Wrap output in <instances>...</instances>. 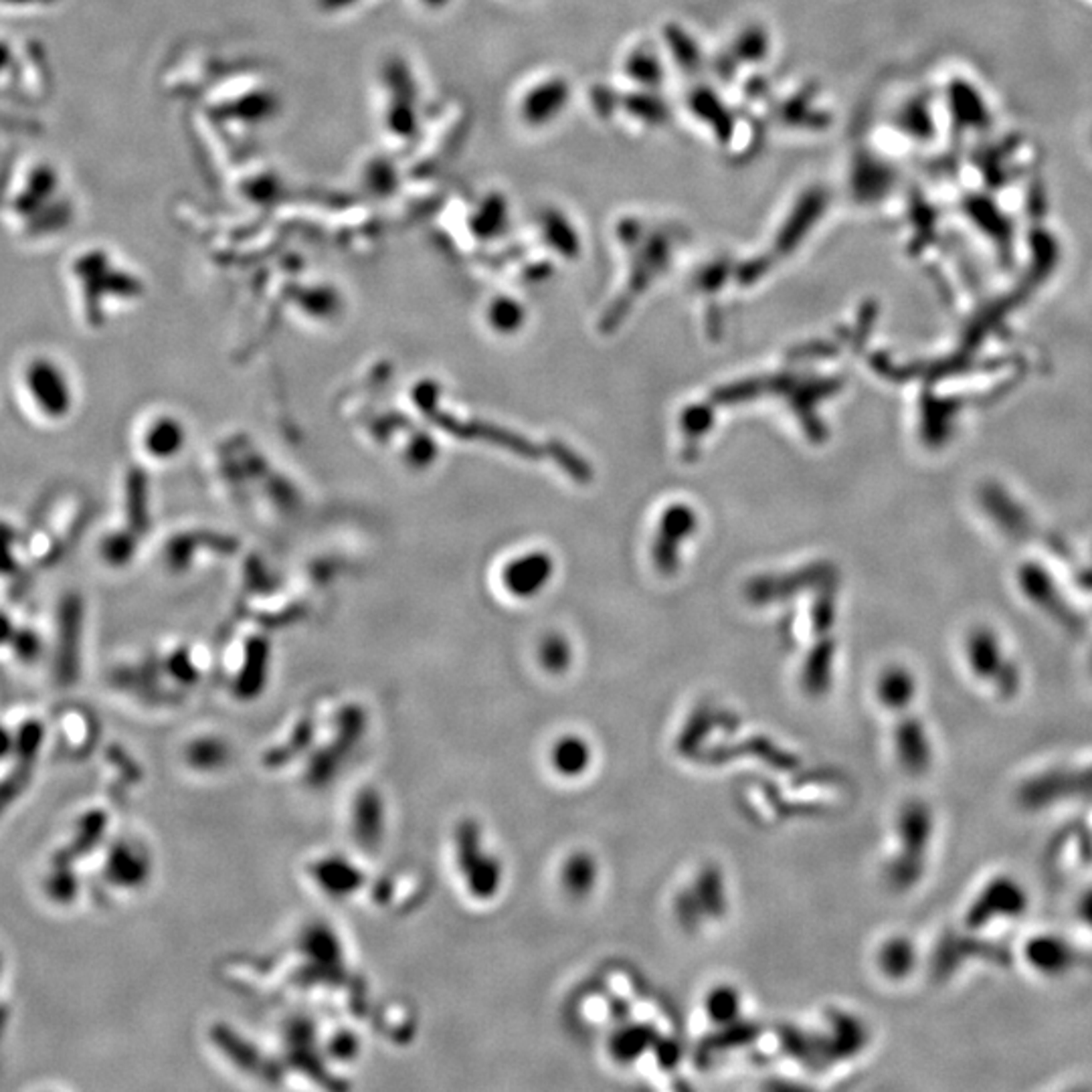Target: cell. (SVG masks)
Wrapping results in <instances>:
<instances>
[{
    "label": "cell",
    "mask_w": 1092,
    "mask_h": 1092,
    "mask_svg": "<svg viewBox=\"0 0 1092 1092\" xmlns=\"http://www.w3.org/2000/svg\"><path fill=\"white\" fill-rule=\"evenodd\" d=\"M938 821L925 799L902 803L895 817V850L884 866V878L895 892H910L925 880L931 866Z\"/></svg>",
    "instance_id": "cell-1"
},
{
    "label": "cell",
    "mask_w": 1092,
    "mask_h": 1092,
    "mask_svg": "<svg viewBox=\"0 0 1092 1092\" xmlns=\"http://www.w3.org/2000/svg\"><path fill=\"white\" fill-rule=\"evenodd\" d=\"M563 888L573 898H585L597 887L599 866L591 854L575 852L568 856L561 872Z\"/></svg>",
    "instance_id": "cell-11"
},
{
    "label": "cell",
    "mask_w": 1092,
    "mask_h": 1092,
    "mask_svg": "<svg viewBox=\"0 0 1092 1092\" xmlns=\"http://www.w3.org/2000/svg\"><path fill=\"white\" fill-rule=\"evenodd\" d=\"M568 87L565 81L555 79L548 81L543 87H538L535 94L525 102V115L532 124H545L550 117L561 114L566 104Z\"/></svg>",
    "instance_id": "cell-12"
},
{
    "label": "cell",
    "mask_w": 1092,
    "mask_h": 1092,
    "mask_svg": "<svg viewBox=\"0 0 1092 1092\" xmlns=\"http://www.w3.org/2000/svg\"><path fill=\"white\" fill-rule=\"evenodd\" d=\"M704 1006H706L708 1017L715 1024H730L738 1019L741 1016V994L735 987L730 986H718L712 991H708L706 1001H704Z\"/></svg>",
    "instance_id": "cell-13"
},
{
    "label": "cell",
    "mask_w": 1092,
    "mask_h": 1092,
    "mask_svg": "<svg viewBox=\"0 0 1092 1092\" xmlns=\"http://www.w3.org/2000/svg\"><path fill=\"white\" fill-rule=\"evenodd\" d=\"M1016 803L1027 814L1058 807H1092V756L1036 766L1017 781Z\"/></svg>",
    "instance_id": "cell-3"
},
{
    "label": "cell",
    "mask_w": 1092,
    "mask_h": 1092,
    "mask_svg": "<svg viewBox=\"0 0 1092 1092\" xmlns=\"http://www.w3.org/2000/svg\"><path fill=\"white\" fill-rule=\"evenodd\" d=\"M877 698L878 704L892 712V715H905L915 706L918 698V682L917 676L905 666H890L878 676L877 682Z\"/></svg>",
    "instance_id": "cell-9"
},
{
    "label": "cell",
    "mask_w": 1092,
    "mask_h": 1092,
    "mask_svg": "<svg viewBox=\"0 0 1092 1092\" xmlns=\"http://www.w3.org/2000/svg\"><path fill=\"white\" fill-rule=\"evenodd\" d=\"M647 1036L649 1032L644 1030V1027H639V1030H624L613 1040V1052H616V1056L621 1060L634 1058V1056L646 1050L649 1042Z\"/></svg>",
    "instance_id": "cell-14"
},
{
    "label": "cell",
    "mask_w": 1092,
    "mask_h": 1092,
    "mask_svg": "<svg viewBox=\"0 0 1092 1092\" xmlns=\"http://www.w3.org/2000/svg\"><path fill=\"white\" fill-rule=\"evenodd\" d=\"M1014 955L1019 967L1040 981H1064L1087 965L1085 949L1072 937L1052 928L1026 935Z\"/></svg>",
    "instance_id": "cell-5"
},
{
    "label": "cell",
    "mask_w": 1092,
    "mask_h": 1092,
    "mask_svg": "<svg viewBox=\"0 0 1092 1092\" xmlns=\"http://www.w3.org/2000/svg\"><path fill=\"white\" fill-rule=\"evenodd\" d=\"M963 664L973 684L999 704L1016 702L1024 690L1022 667L996 629L976 627L965 636Z\"/></svg>",
    "instance_id": "cell-4"
},
{
    "label": "cell",
    "mask_w": 1092,
    "mask_h": 1092,
    "mask_svg": "<svg viewBox=\"0 0 1092 1092\" xmlns=\"http://www.w3.org/2000/svg\"><path fill=\"white\" fill-rule=\"evenodd\" d=\"M637 57L639 59H636V67H631V71H634L631 75H636L639 81H654L660 77V67H657V63L652 57L644 55V53H639Z\"/></svg>",
    "instance_id": "cell-16"
},
{
    "label": "cell",
    "mask_w": 1092,
    "mask_h": 1092,
    "mask_svg": "<svg viewBox=\"0 0 1092 1092\" xmlns=\"http://www.w3.org/2000/svg\"><path fill=\"white\" fill-rule=\"evenodd\" d=\"M1032 895L1014 872L997 870L977 882L963 902L959 927L965 931L999 938L1030 915Z\"/></svg>",
    "instance_id": "cell-2"
},
{
    "label": "cell",
    "mask_w": 1092,
    "mask_h": 1092,
    "mask_svg": "<svg viewBox=\"0 0 1092 1092\" xmlns=\"http://www.w3.org/2000/svg\"><path fill=\"white\" fill-rule=\"evenodd\" d=\"M1072 917L1078 931L1092 937V882L1087 884L1074 898Z\"/></svg>",
    "instance_id": "cell-15"
},
{
    "label": "cell",
    "mask_w": 1092,
    "mask_h": 1092,
    "mask_svg": "<svg viewBox=\"0 0 1092 1092\" xmlns=\"http://www.w3.org/2000/svg\"><path fill=\"white\" fill-rule=\"evenodd\" d=\"M874 965H877L878 973L887 981H907L915 976V971L920 965L918 945L915 938L908 935H890L884 938L878 945L877 953H874Z\"/></svg>",
    "instance_id": "cell-8"
},
{
    "label": "cell",
    "mask_w": 1092,
    "mask_h": 1092,
    "mask_svg": "<svg viewBox=\"0 0 1092 1092\" xmlns=\"http://www.w3.org/2000/svg\"><path fill=\"white\" fill-rule=\"evenodd\" d=\"M23 383L33 403L49 417H59L67 409V383L55 363L49 358H35L23 375Z\"/></svg>",
    "instance_id": "cell-7"
},
{
    "label": "cell",
    "mask_w": 1092,
    "mask_h": 1092,
    "mask_svg": "<svg viewBox=\"0 0 1092 1092\" xmlns=\"http://www.w3.org/2000/svg\"><path fill=\"white\" fill-rule=\"evenodd\" d=\"M892 755L898 769L908 777H925L933 771L937 759V745L931 726L927 720L913 712L898 715L892 726Z\"/></svg>",
    "instance_id": "cell-6"
},
{
    "label": "cell",
    "mask_w": 1092,
    "mask_h": 1092,
    "mask_svg": "<svg viewBox=\"0 0 1092 1092\" xmlns=\"http://www.w3.org/2000/svg\"><path fill=\"white\" fill-rule=\"evenodd\" d=\"M593 763V748L579 735H563L550 746L553 771L565 779H579Z\"/></svg>",
    "instance_id": "cell-10"
}]
</instances>
